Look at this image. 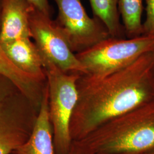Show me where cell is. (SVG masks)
Wrapping results in <instances>:
<instances>
[{
  "label": "cell",
  "instance_id": "obj_1",
  "mask_svg": "<svg viewBox=\"0 0 154 154\" xmlns=\"http://www.w3.org/2000/svg\"><path fill=\"white\" fill-rule=\"evenodd\" d=\"M154 50L126 67L99 80L81 75L70 125L72 142L87 137L107 122L154 99Z\"/></svg>",
  "mask_w": 154,
  "mask_h": 154
},
{
  "label": "cell",
  "instance_id": "obj_2",
  "mask_svg": "<svg viewBox=\"0 0 154 154\" xmlns=\"http://www.w3.org/2000/svg\"><path fill=\"white\" fill-rule=\"evenodd\" d=\"M78 142L93 154H145L154 150V99L106 122Z\"/></svg>",
  "mask_w": 154,
  "mask_h": 154
},
{
  "label": "cell",
  "instance_id": "obj_3",
  "mask_svg": "<svg viewBox=\"0 0 154 154\" xmlns=\"http://www.w3.org/2000/svg\"><path fill=\"white\" fill-rule=\"evenodd\" d=\"M43 62L55 154H68L72 143L70 125L77 105V82L81 74L63 72L52 63Z\"/></svg>",
  "mask_w": 154,
  "mask_h": 154
},
{
  "label": "cell",
  "instance_id": "obj_4",
  "mask_svg": "<svg viewBox=\"0 0 154 154\" xmlns=\"http://www.w3.org/2000/svg\"><path fill=\"white\" fill-rule=\"evenodd\" d=\"M154 50V38L140 35L132 38L110 37L75 54L85 69L83 75L99 80L126 67Z\"/></svg>",
  "mask_w": 154,
  "mask_h": 154
},
{
  "label": "cell",
  "instance_id": "obj_5",
  "mask_svg": "<svg viewBox=\"0 0 154 154\" xmlns=\"http://www.w3.org/2000/svg\"><path fill=\"white\" fill-rule=\"evenodd\" d=\"M53 1L58 10L55 25L75 54L111 37L100 20L88 16L81 0Z\"/></svg>",
  "mask_w": 154,
  "mask_h": 154
},
{
  "label": "cell",
  "instance_id": "obj_6",
  "mask_svg": "<svg viewBox=\"0 0 154 154\" xmlns=\"http://www.w3.org/2000/svg\"><path fill=\"white\" fill-rule=\"evenodd\" d=\"M30 25L32 38L34 40L43 61L52 63L63 72L86 74L82 63L51 17L35 9L30 17Z\"/></svg>",
  "mask_w": 154,
  "mask_h": 154
},
{
  "label": "cell",
  "instance_id": "obj_7",
  "mask_svg": "<svg viewBox=\"0 0 154 154\" xmlns=\"http://www.w3.org/2000/svg\"><path fill=\"white\" fill-rule=\"evenodd\" d=\"M1 43L17 39L32 38L30 19L34 6L27 0H1Z\"/></svg>",
  "mask_w": 154,
  "mask_h": 154
},
{
  "label": "cell",
  "instance_id": "obj_8",
  "mask_svg": "<svg viewBox=\"0 0 154 154\" xmlns=\"http://www.w3.org/2000/svg\"><path fill=\"white\" fill-rule=\"evenodd\" d=\"M14 154H55L53 129L49 112L47 85L44 90L38 114L33 131L27 140L13 152Z\"/></svg>",
  "mask_w": 154,
  "mask_h": 154
},
{
  "label": "cell",
  "instance_id": "obj_9",
  "mask_svg": "<svg viewBox=\"0 0 154 154\" xmlns=\"http://www.w3.org/2000/svg\"><path fill=\"white\" fill-rule=\"evenodd\" d=\"M2 45L8 57L20 70L41 82L46 81L42 57L31 38H20Z\"/></svg>",
  "mask_w": 154,
  "mask_h": 154
},
{
  "label": "cell",
  "instance_id": "obj_10",
  "mask_svg": "<svg viewBox=\"0 0 154 154\" xmlns=\"http://www.w3.org/2000/svg\"><path fill=\"white\" fill-rule=\"evenodd\" d=\"M0 0V33H1ZM0 75L9 80L23 95L32 99L38 93L40 82L34 77L20 70L15 66L6 54L0 38Z\"/></svg>",
  "mask_w": 154,
  "mask_h": 154
},
{
  "label": "cell",
  "instance_id": "obj_11",
  "mask_svg": "<svg viewBox=\"0 0 154 154\" xmlns=\"http://www.w3.org/2000/svg\"><path fill=\"white\" fill-rule=\"evenodd\" d=\"M119 0H89L94 16L100 20L112 38H126L124 27L120 21Z\"/></svg>",
  "mask_w": 154,
  "mask_h": 154
},
{
  "label": "cell",
  "instance_id": "obj_12",
  "mask_svg": "<svg viewBox=\"0 0 154 154\" xmlns=\"http://www.w3.org/2000/svg\"><path fill=\"white\" fill-rule=\"evenodd\" d=\"M29 136L13 119L0 111V154L13 153Z\"/></svg>",
  "mask_w": 154,
  "mask_h": 154
},
{
  "label": "cell",
  "instance_id": "obj_13",
  "mask_svg": "<svg viewBox=\"0 0 154 154\" xmlns=\"http://www.w3.org/2000/svg\"><path fill=\"white\" fill-rule=\"evenodd\" d=\"M143 2V0L118 1V11L122 17L125 35L127 38L142 35Z\"/></svg>",
  "mask_w": 154,
  "mask_h": 154
},
{
  "label": "cell",
  "instance_id": "obj_14",
  "mask_svg": "<svg viewBox=\"0 0 154 154\" xmlns=\"http://www.w3.org/2000/svg\"><path fill=\"white\" fill-rule=\"evenodd\" d=\"M146 16L143 23L142 35L154 38V0H145Z\"/></svg>",
  "mask_w": 154,
  "mask_h": 154
},
{
  "label": "cell",
  "instance_id": "obj_15",
  "mask_svg": "<svg viewBox=\"0 0 154 154\" xmlns=\"http://www.w3.org/2000/svg\"><path fill=\"white\" fill-rule=\"evenodd\" d=\"M34 8L41 13L51 18L53 9L50 5L48 0H27Z\"/></svg>",
  "mask_w": 154,
  "mask_h": 154
},
{
  "label": "cell",
  "instance_id": "obj_16",
  "mask_svg": "<svg viewBox=\"0 0 154 154\" xmlns=\"http://www.w3.org/2000/svg\"><path fill=\"white\" fill-rule=\"evenodd\" d=\"M68 154H93L78 142L74 141Z\"/></svg>",
  "mask_w": 154,
  "mask_h": 154
},
{
  "label": "cell",
  "instance_id": "obj_17",
  "mask_svg": "<svg viewBox=\"0 0 154 154\" xmlns=\"http://www.w3.org/2000/svg\"><path fill=\"white\" fill-rule=\"evenodd\" d=\"M2 76L0 75V78H2ZM1 82V80H0ZM6 95V93L5 89L2 86L1 84H0V106L2 104L3 100L5 98Z\"/></svg>",
  "mask_w": 154,
  "mask_h": 154
},
{
  "label": "cell",
  "instance_id": "obj_18",
  "mask_svg": "<svg viewBox=\"0 0 154 154\" xmlns=\"http://www.w3.org/2000/svg\"><path fill=\"white\" fill-rule=\"evenodd\" d=\"M151 71H152V76L154 77V62H153V65H152V70H151Z\"/></svg>",
  "mask_w": 154,
  "mask_h": 154
},
{
  "label": "cell",
  "instance_id": "obj_19",
  "mask_svg": "<svg viewBox=\"0 0 154 154\" xmlns=\"http://www.w3.org/2000/svg\"><path fill=\"white\" fill-rule=\"evenodd\" d=\"M154 154V151H151V152H149L148 153H146V154Z\"/></svg>",
  "mask_w": 154,
  "mask_h": 154
}]
</instances>
